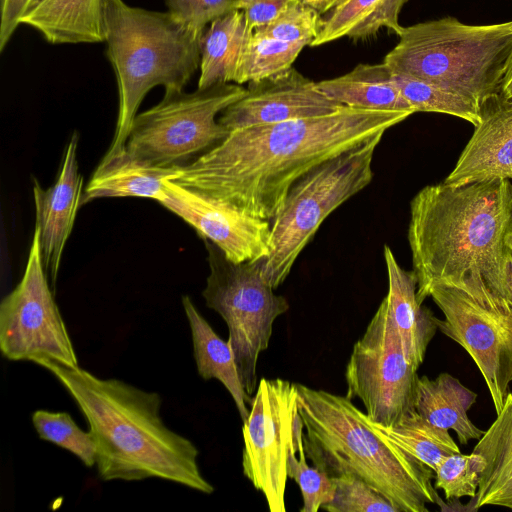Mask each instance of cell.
Instances as JSON below:
<instances>
[{"label":"cell","instance_id":"4fadbf2b","mask_svg":"<svg viewBox=\"0 0 512 512\" xmlns=\"http://www.w3.org/2000/svg\"><path fill=\"white\" fill-rule=\"evenodd\" d=\"M243 421V474L263 493L271 512H285L287 460L299 413L297 385L262 378Z\"/></svg>","mask_w":512,"mask_h":512},{"label":"cell","instance_id":"836d02e7","mask_svg":"<svg viewBox=\"0 0 512 512\" xmlns=\"http://www.w3.org/2000/svg\"><path fill=\"white\" fill-rule=\"evenodd\" d=\"M335 492L322 509L329 512H399L380 492L353 475L332 478Z\"/></svg>","mask_w":512,"mask_h":512},{"label":"cell","instance_id":"5bb4252c","mask_svg":"<svg viewBox=\"0 0 512 512\" xmlns=\"http://www.w3.org/2000/svg\"><path fill=\"white\" fill-rule=\"evenodd\" d=\"M160 204L233 262H254L270 253V221L253 217L222 199L168 180Z\"/></svg>","mask_w":512,"mask_h":512},{"label":"cell","instance_id":"8992f818","mask_svg":"<svg viewBox=\"0 0 512 512\" xmlns=\"http://www.w3.org/2000/svg\"><path fill=\"white\" fill-rule=\"evenodd\" d=\"M397 36L383 60L394 74L438 84L479 106L500 94L512 54V20L473 25L447 16L402 27Z\"/></svg>","mask_w":512,"mask_h":512},{"label":"cell","instance_id":"ac0fdd59","mask_svg":"<svg viewBox=\"0 0 512 512\" xmlns=\"http://www.w3.org/2000/svg\"><path fill=\"white\" fill-rule=\"evenodd\" d=\"M383 254L388 292L382 302L398 332L407 360L418 370L438 329L436 317L417 299L418 281L414 271L403 269L388 245H384Z\"/></svg>","mask_w":512,"mask_h":512},{"label":"cell","instance_id":"52a82bcc","mask_svg":"<svg viewBox=\"0 0 512 512\" xmlns=\"http://www.w3.org/2000/svg\"><path fill=\"white\" fill-rule=\"evenodd\" d=\"M384 133L323 161L298 179L271 222L263 276L273 289L287 278L322 222L373 179L372 162Z\"/></svg>","mask_w":512,"mask_h":512},{"label":"cell","instance_id":"d4e9b609","mask_svg":"<svg viewBox=\"0 0 512 512\" xmlns=\"http://www.w3.org/2000/svg\"><path fill=\"white\" fill-rule=\"evenodd\" d=\"M252 32L242 10H232L205 28L200 39L198 88L235 82L243 50Z\"/></svg>","mask_w":512,"mask_h":512},{"label":"cell","instance_id":"7a4b0ae2","mask_svg":"<svg viewBox=\"0 0 512 512\" xmlns=\"http://www.w3.org/2000/svg\"><path fill=\"white\" fill-rule=\"evenodd\" d=\"M407 238L417 299L469 276L502 295L512 257V184L498 179L423 187L410 202Z\"/></svg>","mask_w":512,"mask_h":512},{"label":"cell","instance_id":"277c9868","mask_svg":"<svg viewBox=\"0 0 512 512\" xmlns=\"http://www.w3.org/2000/svg\"><path fill=\"white\" fill-rule=\"evenodd\" d=\"M304 424V449L313 466L330 478L353 475L368 483L399 512H428L441 505L434 471L368 422L346 396L296 384Z\"/></svg>","mask_w":512,"mask_h":512},{"label":"cell","instance_id":"ffe728a7","mask_svg":"<svg viewBox=\"0 0 512 512\" xmlns=\"http://www.w3.org/2000/svg\"><path fill=\"white\" fill-rule=\"evenodd\" d=\"M105 0H35L21 24L51 44L100 43L105 40Z\"/></svg>","mask_w":512,"mask_h":512},{"label":"cell","instance_id":"1f68e13d","mask_svg":"<svg viewBox=\"0 0 512 512\" xmlns=\"http://www.w3.org/2000/svg\"><path fill=\"white\" fill-rule=\"evenodd\" d=\"M485 465L484 457L475 452L448 455L438 463L434 471L435 487L442 490L449 501L465 496L474 498Z\"/></svg>","mask_w":512,"mask_h":512},{"label":"cell","instance_id":"d6a6232c","mask_svg":"<svg viewBox=\"0 0 512 512\" xmlns=\"http://www.w3.org/2000/svg\"><path fill=\"white\" fill-rule=\"evenodd\" d=\"M322 24L321 15L301 0H291L269 24L255 32L288 43L310 46Z\"/></svg>","mask_w":512,"mask_h":512},{"label":"cell","instance_id":"8fae6325","mask_svg":"<svg viewBox=\"0 0 512 512\" xmlns=\"http://www.w3.org/2000/svg\"><path fill=\"white\" fill-rule=\"evenodd\" d=\"M47 276L34 229L24 274L0 304V349L12 361L48 359L76 368L77 356Z\"/></svg>","mask_w":512,"mask_h":512},{"label":"cell","instance_id":"d6986e66","mask_svg":"<svg viewBox=\"0 0 512 512\" xmlns=\"http://www.w3.org/2000/svg\"><path fill=\"white\" fill-rule=\"evenodd\" d=\"M179 166L163 167L131 156L126 149L104 157L95 169L81 199V205L104 197L150 198L159 203L166 196V181H173Z\"/></svg>","mask_w":512,"mask_h":512},{"label":"cell","instance_id":"4316f807","mask_svg":"<svg viewBox=\"0 0 512 512\" xmlns=\"http://www.w3.org/2000/svg\"><path fill=\"white\" fill-rule=\"evenodd\" d=\"M366 417L375 430L433 471L444 457L460 453L458 445L448 430L429 423L416 410L408 413L395 425L389 427L373 422L367 414Z\"/></svg>","mask_w":512,"mask_h":512},{"label":"cell","instance_id":"e0dca14e","mask_svg":"<svg viewBox=\"0 0 512 512\" xmlns=\"http://www.w3.org/2000/svg\"><path fill=\"white\" fill-rule=\"evenodd\" d=\"M481 121L443 181L449 186L512 180V101L496 94L480 106Z\"/></svg>","mask_w":512,"mask_h":512},{"label":"cell","instance_id":"7c38bea8","mask_svg":"<svg viewBox=\"0 0 512 512\" xmlns=\"http://www.w3.org/2000/svg\"><path fill=\"white\" fill-rule=\"evenodd\" d=\"M418 377L381 302L364 334L353 346L345 371V396L360 399L373 422L393 426L415 410Z\"/></svg>","mask_w":512,"mask_h":512},{"label":"cell","instance_id":"30bf717a","mask_svg":"<svg viewBox=\"0 0 512 512\" xmlns=\"http://www.w3.org/2000/svg\"><path fill=\"white\" fill-rule=\"evenodd\" d=\"M246 91L235 83H218L192 93L167 90L158 104L136 115L126 151L154 165L184 166L229 134L216 116Z\"/></svg>","mask_w":512,"mask_h":512},{"label":"cell","instance_id":"f546056e","mask_svg":"<svg viewBox=\"0 0 512 512\" xmlns=\"http://www.w3.org/2000/svg\"><path fill=\"white\" fill-rule=\"evenodd\" d=\"M304 424L300 414L294 422V441L290 447L288 477L298 484L303 497L301 512H317L332 501L335 492L333 479L315 466H309L304 449Z\"/></svg>","mask_w":512,"mask_h":512},{"label":"cell","instance_id":"6da1fadb","mask_svg":"<svg viewBox=\"0 0 512 512\" xmlns=\"http://www.w3.org/2000/svg\"><path fill=\"white\" fill-rule=\"evenodd\" d=\"M411 115L344 106L329 115L232 130L181 166L173 182L270 221L303 175Z\"/></svg>","mask_w":512,"mask_h":512},{"label":"cell","instance_id":"ba28073f","mask_svg":"<svg viewBox=\"0 0 512 512\" xmlns=\"http://www.w3.org/2000/svg\"><path fill=\"white\" fill-rule=\"evenodd\" d=\"M210 268L202 295L207 307L226 322L228 342L242 385L250 398L257 386V362L268 348L277 317L289 303L263 276V260L236 263L209 240H204Z\"/></svg>","mask_w":512,"mask_h":512},{"label":"cell","instance_id":"2e32d148","mask_svg":"<svg viewBox=\"0 0 512 512\" xmlns=\"http://www.w3.org/2000/svg\"><path fill=\"white\" fill-rule=\"evenodd\" d=\"M78 135L74 133L66 147L55 183L43 189L34 179L33 198L42 260L53 288L61 257L81 205L83 177L77 163Z\"/></svg>","mask_w":512,"mask_h":512},{"label":"cell","instance_id":"9c48e42d","mask_svg":"<svg viewBox=\"0 0 512 512\" xmlns=\"http://www.w3.org/2000/svg\"><path fill=\"white\" fill-rule=\"evenodd\" d=\"M427 297L444 315L437 328L470 355L499 414L512 382V307L478 276L434 285Z\"/></svg>","mask_w":512,"mask_h":512},{"label":"cell","instance_id":"603a6c76","mask_svg":"<svg viewBox=\"0 0 512 512\" xmlns=\"http://www.w3.org/2000/svg\"><path fill=\"white\" fill-rule=\"evenodd\" d=\"M316 85L325 96L344 106L415 113L384 62L359 64L342 76L316 82Z\"/></svg>","mask_w":512,"mask_h":512},{"label":"cell","instance_id":"cb8c5ba5","mask_svg":"<svg viewBox=\"0 0 512 512\" xmlns=\"http://www.w3.org/2000/svg\"><path fill=\"white\" fill-rule=\"evenodd\" d=\"M183 308L190 326L193 355L199 375L217 379L232 396L242 421L249 415L252 398L246 393L229 342L221 339L199 313L189 296L182 297Z\"/></svg>","mask_w":512,"mask_h":512},{"label":"cell","instance_id":"d590c367","mask_svg":"<svg viewBox=\"0 0 512 512\" xmlns=\"http://www.w3.org/2000/svg\"><path fill=\"white\" fill-rule=\"evenodd\" d=\"M291 0H238L236 10H242L252 31L272 22Z\"/></svg>","mask_w":512,"mask_h":512},{"label":"cell","instance_id":"83f0119b","mask_svg":"<svg viewBox=\"0 0 512 512\" xmlns=\"http://www.w3.org/2000/svg\"><path fill=\"white\" fill-rule=\"evenodd\" d=\"M393 76L395 83L415 113H444L461 118L474 127L480 123V106L470 98L413 76L394 73Z\"/></svg>","mask_w":512,"mask_h":512},{"label":"cell","instance_id":"74e56055","mask_svg":"<svg viewBox=\"0 0 512 512\" xmlns=\"http://www.w3.org/2000/svg\"><path fill=\"white\" fill-rule=\"evenodd\" d=\"M500 95L504 99L512 101V54L509 58L505 74L501 83Z\"/></svg>","mask_w":512,"mask_h":512},{"label":"cell","instance_id":"8d00e7d4","mask_svg":"<svg viewBox=\"0 0 512 512\" xmlns=\"http://www.w3.org/2000/svg\"><path fill=\"white\" fill-rule=\"evenodd\" d=\"M35 0H0V51H3Z\"/></svg>","mask_w":512,"mask_h":512},{"label":"cell","instance_id":"9a60e30c","mask_svg":"<svg viewBox=\"0 0 512 512\" xmlns=\"http://www.w3.org/2000/svg\"><path fill=\"white\" fill-rule=\"evenodd\" d=\"M344 105L329 99L295 68L249 82L246 94L218 119L228 131L329 115Z\"/></svg>","mask_w":512,"mask_h":512},{"label":"cell","instance_id":"5b68a950","mask_svg":"<svg viewBox=\"0 0 512 512\" xmlns=\"http://www.w3.org/2000/svg\"><path fill=\"white\" fill-rule=\"evenodd\" d=\"M106 56L118 88L115 134L104 157L126 149L137 110L154 87L184 90L200 66L202 34L170 12L133 7L123 0H105Z\"/></svg>","mask_w":512,"mask_h":512},{"label":"cell","instance_id":"7402d4cb","mask_svg":"<svg viewBox=\"0 0 512 512\" xmlns=\"http://www.w3.org/2000/svg\"><path fill=\"white\" fill-rule=\"evenodd\" d=\"M477 394L449 373L435 379L418 377L414 407L429 423L446 430L452 429L461 444L480 439L484 431L469 419L467 412L476 402Z\"/></svg>","mask_w":512,"mask_h":512},{"label":"cell","instance_id":"484cf974","mask_svg":"<svg viewBox=\"0 0 512 512\" xmlns=\"http://www.w3.org/2000/svg\"><path fill=\"white\" fill-rule=\"evenodd\" d=\"M408 0H344L322 19L321 28L311 45L319 46L343 37L366 40L380 29L398 35L402 29L399 15Z\"/></svg>","mask_w":512,"mask_h":512},{"label":"cell","instance_id":"3957f363","mask_svg":"<svg viewBox=\"0 0 512 512\" xmlns=\"http://www.w3.org/2000/svg\"><path fill=\"white\" fill-rule=\"evenodd\" d=\"M34 363L56 377L87 420L101 480L160 478L205 494L214 491L201 474L196 446L163 422L158 393L48 359Z\"/></svg>","mask_w":512,"mask_h":512},{"label":"cell","instance_id":"f1b7e54d","mask_svg":"<svg viewBox=\"0 0 512 512\" xmlns=\"http://www.w3.org/2000/svg\"><path fill=\"white\" fill-rule=\"evenodd\" d=\"M304 47L253 31L243 50L234 83L242 85L287 71Z\"/></svg>","mask_w":512,"mask_h":512},{"label":"cell","instance_id":"44dd1931","mask_svg":"<svg viewBox=\"0 0 512 512\" xmlns=\"http://www.w3.org/2000/svg\"><path fill=\"white\" fill-rule=\"evenodd\" d=\"M472 452L484 457L486 465L480 475L476 496L470 510L500 506L512 510V392L491 426L478 439Z\"/></svg>","mask_w":512,"mask_h":512},{"label":"cell","instance_id":"ab89813d","mask_svg":"<svg viewBox=\"0 0 512 512\" xmlns=\"http://www.w3.org/2000/svg\"><path fill=\"white\" fill-rule=\"evenodd\" d=\"M502 296L507 300V302L512 307V257L507 266Z\"/></svg>","mask_w":512,"mask_h":512},{"label":"cell","instance_id":"e575fe53","mask_svg":"<svg viewBox=\"0 0 512 512\" xmlns=\"http://www.w3.org/2000/svg\"><path fill=\"white\" fill-rule=\"evenodd\" d=\"M170 12L184 25L202 34L207 24L236 10L238 0H164Z\"/></svg>","mask_w":512,"mask_h":512},{"label":"cell","instance_id":"4dcf8cb0","mask_svg":"<svg viewBox=\"0 0 512 512\" xmlns=\"http://www.w3.org/2000/svg\"><path fill=\"white\" fill-rule=\"evenodd\" d=\"M32 422L42 440L68 450L86 467L96 464V446L91 433L80 429L68 413L37 410Z\"/></svg>","mask_w":512,"mask_h":512},{"label":"cell","instance_id":"f35d334b","mask_svg":"<svg viewBox=\"0 0 512 512\" xmlns=\"http://www.w3.org/2000/svg\"><path fill=\"white\" fill-rule=\"evenodd\" d=\"M303 3L315 9L320 15L325 14L344 0H301Z\"/></svg>","mask_w":512,"mask_h":512}]
</instances>
